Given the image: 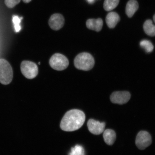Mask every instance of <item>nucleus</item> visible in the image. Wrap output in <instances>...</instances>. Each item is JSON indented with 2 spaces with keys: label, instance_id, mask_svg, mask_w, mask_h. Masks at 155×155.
Here are the masks:
<instances>
[{
  "label": "nucleus",
  "instance_id": "nucleus-1",
  "mask_svg": "<svg viewBox=\"0 0 155 155\" xmlns=\"http://www.w3.org/2000/svg\"><path fill=\"white\" fill-rule=\"evenodd\" d=\"M86 120L84 112L80 110L73 109L66 113L62 119L60 127L63 130L71 132L80 129Z\"/></svg>",
  "mask_w": 155,
  "mask_h": 155
},
{
  "label": "nucleus",
  "instance_id": "nucleus-2",
  "mask_svg": "<svg viewBox=\"0 0 155 155\" xmlns=\"http://www.w3.org/2000/svg\"><path fill=\"white\" fill-rule=\"evenodd\" d=\"M74 64L77 69L88 71L94 67V57L90 54L82 53L79 54L75 58Z\"/></svg>",
  "mask_w": 155,
  "mask_h": 155
},
{
  "label": "nucleus",
  "instance_id": "nucleus-3",
  "mask_svg": "<svg viewBox=\"0 0 155 155\" xmlns=\"http://www.w3.org/2000/svg\"><path fill=\"white\" fill-rule=\"evenodd\" d=\"M13 71L8 62L4 59H0V83L4 85L10 83L12 80Z\"/></svg>",
  "mask_w": 155,
  "mask_h": 155
},
{
  "label": "nucleus",
  "instance_id": "nucleus-4",
  "mask_svg": "<svg viewBox=\"0 0 155 155\" xmlns=\"http://www.w3.org/2000/svg\"><path fill=\"white\" fill-rule=\"evenodd\" d=\"M50 66L54 70L58 71H63L68 66V60L62 54H54L50 58L49 61Z\"/></svg>",
  "mask_w": 155,
  "mask_h": 155
},
{
  "label": "nucleus",
  "instance_id": "nucleus-5",
  "mask_svg": "<svg viewBox=\"0 0 155 155\" xmlns=\"http://www.w3.org/2000/svg\"><path fill=\"white\" fill-rule=\"evenodd\" d=\"M21 70L22 74L28 79H32L38 74V68L36 64L29 61H24L21 64Z\"/></svg>",
  "mask_w": 155,
  "mask_h": 155
},
{
  "label": "nucleus",
  "instance_id": "nucleus-6",
  "mask_svg": "<svg viewBox=\"0 0 155 155\" xmlns=\"http://www.w3.org/2000/svg\"><path fill=\"white\" fill-rule=\"evenodd\" d=\"M151 135L148 132L141 131L137 134L135 140V144L139 150H144L152 144Z\"/></svg>",
  "mask_w": 155,
  "mask_h": 155
},
{
  "label": "nucleus",
  "instance_id": "nucleus-7",
  "mask_svg": "<svg viewBox=\"0 0 155 155\" xmlns=\"http://www.w3.org/2000/svg\"><path fill=\"white\" fill-rule=\"evenodd\" d=\"M131 95L129 92L117 91L112 93L110 99L114 104H123L127 103Z\"/></svg>",
  "mask_w": 155,
  "mask_h": 155
},
{
  "label": "nucleus",
  "instance_id": "nucleus-8",
  "mask_svg": "<svg viewBox=\"0 0 155 155\" xmlns=\"http://www.w3.org/2000/svg\"><path fill=\"white\" fill-rule=\"evenodd\" d=\"M87 127L88 130L93 134L99 135L104 132L106 124L104 122L100 121L90 119L87 122Z\"/></svg>",
  "mask_w": 155,
  "mask_h": 155
},
{
  "label": "nucleus",
  "instance_id": "nucleus-9",
  "mask_svg": "<svg viewBox=\"0 0 155 155\" xmlns=\"http://www.w3.org/2000/svg\"><path fill=\"white\" fill-rule=\"evenodd\" d=\"M64 22L65 19L63 15L57 13L52 15L50 17L48 24L52 29L57 31L63 28Z\"/></svg>",
  "mask_w": 155,
  "mask_h": 155
},
{
  "label": "nucleus",
  "instance_id": "nucleus-10",
  "mask_svg": "<svg viewBox=\"0 0 155 155\" xmlns=\"http://www.w3.org/2000/svg\"><path fill=\"white\" fill-rule=\"evenodd\" d=\"M86 24L89 29L99 32L102 28L103 22L101 18L90 19L87 21Z\"/></svg>",
  "mask_w": 155,
  "mask_h": 155
},
{
  "label": "nucleus",
  "instance_id": "nucleus-11",
  "mask_svg": "<svg viewBox=\"0 0 155 155\" xmlns=\"http://www.w3.org/2000/svg\"><path fill=\"white\" fill-rule=\"evenodd\" d=\"M106 21L108 28H113L120 21V17L116 12H110L106 16Z\"/></svg>",
  "mask_w": 155,
  "mask_h": 155
},
{
  "label": "nucleus",
  "instance_id": "nucleus-12",
  "mask_svg": "<svg viewBox=\"0 0 155 155\" xmlns=\"http://www.w3.org/2000/svg\"><path fill=\"white\" fill-rule=\"evenodd\" d=\"M139 8V5L136 0H130L127 4L126 8V13L130 18L132 17Z\"/></svg>",
  "mask_w": 155,
  "mask_h": 155
},
{
  "label": "nucleus",
  "instance_id": "nucleus-13",
  "mask_svg": "<svg viewBox=\"0 0 155 155\" xmlns=\"http://www.w3.org/2000/svg\"><path fill=\"white\" fill-rule=\"evenodd\" d=\"M103 137L106 144L111 145L114 144L116 139V134L115 131L112 129H107L104 130Z\"/></svg>",
  "mask_w": 155,
  "mask_h": 155
},
{
  "label": "nucleus",
  "instance_id": "nucleus-14",
  "mask_svg": "<svg viewBox=\"0 0 155 155\" xmlns=\"http://www.w3.org/2000/svg\"><path fill=\"white\" fill-rule=\"evenodd\" d=\"M144 31L148 35L153 37L155 36V25L153 24L150 19L145 21L143 25Z\"/></svg>",
  "mask_w": 155,
  "mask_h": 155
},
{
  "label": "nucleus",
  "instance_id": "nucleus-15",
  "mask_svg": "<svg viewBox=\"0 0 155 155\" xmlns=\"http://www.w3.org/2000/svg\"><path fill=\"white\" fill-rule=\"evenodd\" d=\"M120 0H104V7L107 11H111L119 5Z\"/></svg>",
  "mask_w": 155,
  "mask_h": 155
},
{
  "label": "nucleus",
  "instance_id": "nucleus-16",
  "mask_svg": "<svg viewBox=\"0 0 155 155\" xmlns=\"http://www.w3.org/2000/svg\"><path fill=\"white\" fill-rule=\"evenodd\" d=\"M140 45L141 47L144 48L147 53H150L153 50V45L150 41L143 40L140 42Z\"/></svg>",
  "mask_w": 155,
  "mask_h": 155
},
{
  "label": "nucleus",
  "instance_id": "nucleus-17",
  "mask_svg": "<svg viewBox=\"0 0 155 155\" xmlns=\"http://www.w3.org/2000/svg\"><path fill=\"white\" fill-rule=\"evenodd\" d=\"M69 155H85L84 148L81 145H77L71 148Z\"/></svg>",
  "mask_w": 155,
  "mask_h": 155
},
{
  "label": "nucleus",
  "instance_id": "nucleus-18",
  "mask_svg": "<svg viewBox=\"0 0 155 155\" xmlns=\"http://www.w3.org/2000/svg\"><path fill=\"white\" fill-rule=\"evenodd\" d=\"M22 18H19L17 15H13V16L12 21L14 25L15 31L16 32H18L21 30L20 24Z\"/></svg>",
  "mask_w": 155,
  "mask_h": 155
},
{
  "label": "nucleus",
  "instance_id": "nucleus-19",
  "mask_svg": "<svg viewBox=\"0 0 155 155\" xmlns=\"http://www.w3.org/2000/svg\"><path fill=\"white\" fill-rule=\"evenodd\" d=\"M21 0H5V3L7 7L9 8H14L20 3Z\"/></svg>",
  "mask_w": 155,
  "mask_h": 155
},
{
  "label": "nucleus",
  "instance_id": "nucleus-20",
  "mask_svg": "<svg viewBox=\"0 0 155 155\" xmlns=\"http://www.w3.org/2000/svg\"><path fill=\"white\" fill-rule=\"evenodd\" d=\"M89 3L92 4L94 3L95 1V0H87Z\"/></svg>",
  "mask_w": 155,
  "mask_h": 155
},
{
  "label": "nucleus",
  "instance_id": "nucleus-21",
  "mask_svg": "<svg viewBox=\"0 0 155 155\" xmlns=\"http://www.w3.org/2000/svg\"><path fill=\"white\" fill-rule=\"evenodd\" d=\"M24 2V3H28L32 1V0H22Z\"/></svg>",
  "mask_w": 155,
  "mask_h": 155
},
{
  "label": "nucleus",
  "instance_id": "nucleus-22",
  "mask_svg": "<svg viewBox=\"0 0 155 155\" xmlns=\"http://www.w3.org/2000/svg\"><path fill=\"white\" fill-rule=\"evenodd\" d=\"M153 19L154 22L155 23V14L154 15L153 17Z\"/></svg>",
  "mask_w": 155,
  "mask_h": 155
}]
</instances>
